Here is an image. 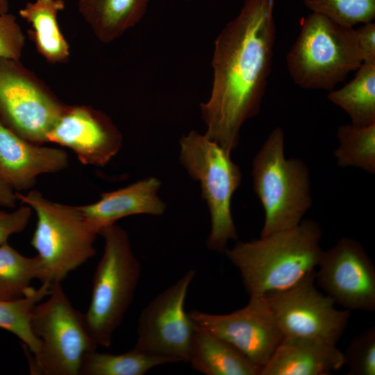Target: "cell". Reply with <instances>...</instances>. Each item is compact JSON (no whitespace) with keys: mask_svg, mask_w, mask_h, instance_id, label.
<instances>
[{"mask_svg":"<svg viewBox=\"0 0 375 375\" xmlns=\"http://www.w3.org/2000/svg\"><path fill=\"white\" fill-rule=\"evenodd\" d=\"M284 144V132L276 127L253 160V190L265 212L260 237L297 226L312 206L308 167L300 158H286Z\"/></svg>","mask_w":375,"mask_h":375,"instance_id":"4","label":"cell"},{"mask_svg":"<svg viewBox=\"0 0 375 375\" xmlns=\"http://www.w3.org/2000/svg\"><path fill=\"white\" fill-rule=\"evenodd\" d=\"M312 12L322 15L343 26L373 22L375 0H303Z\"/></svg>","mask_w":375,"mask_h":375,"instance_id":"26","label":"cell"},{"mask_svg":"<svg viewBox=\"0 0 375 375\" xmlns=\"http://www.w3.org/2000/svg\"><path fill=\"white\" fill-rule=\"evenodd\" d=\"M167 363L168 359L133 347L120 354L101 353L97 349L86 353L79 375H143L151 369Z\"/></svg>","mask_w":375,"mask_h":375,"instance_id":"22","label":"cell"},{"mask_svg":"<svg viewBox=\"0 0 375 375\" xmlns=\"http://www.w3.org/2000/svg\"><path fill=\"white\" fill-rule=\"evenodd\" d=\"M32 212V208L26 204L11 212L0 211V245L7 243L11 235L26 228Z\"/></svg>","mask_w":375,"mask_h":375,"instance_id":"29","label":"cell"},{"mask_svg":"<svg viewBox=\"0 0 375 375\" xmlns=\"http://www.w3.org/2000/svg\"><path fill=\"white\" fill-rule=\"evenodd\" d=\"M355 77L342 88L331 90L327 98L349 116L352 125L375 124V62H362Z\"/></svg>","mask_w":375,"mask_h":375,"instance_id":"21","label":"cell"},{"mask_svg":"<svg viewBox=\"0 0 375 375\" xmlns=\"http://www.w3.org/2000/svg\"><path fill=\"white\" fill-rule=\"evenodd\" d=\"M66 105L19 60L0 58V123L43 144Z\"/></svg>","mask_w":375,"mask_h":375,"instance_id":"9","label":"cell"},{"mask_svg":"<svg viewBox=\"0 0 375 375\" xmlns=\"http://www.w3.org/2000/svg\"><path fill=\"white\" fill-rule=\"evenodd\" d=\"M322 231L313 219L249 242H238L224 253L238 269L249 298L287 290L316 271Z\"/></svg>","mask_w":375,"mask_h":375,"instance_id":"2","label":"cell"},{"mask_svg":"<svg viewBox=\"0 0 375 375\" xmlns=\"http://www.w3.org/2000/svg\"><path fill=\"white\" fill-rule=\"evenodd\" d=\"M24 45L25 37L16 17L0 13V58L19 60Z\"/></svg>","mask_w":375,"mask_h":375,"instance_id":"28","label":"cell"},{"mask_svg":"<svg viewBox=\"0 0 375 375\" xmlns=\"http://www.w3.org/2000/svg\"><path fill=\"white\" fill-rule=\"evenodd\" d=\"M48 142L70 149L86 165L105 166L120 150L122 136L110 118L90 106H65Z\"/></svg>","mask_w":375,"mask_h":375,"instance_id":"14","label":"cell"},{"mask_svg":"<svg viewBox=\"0 0 375 375\" xmlns=\"http://www.w3.org/2000/svg\"><path fill=\"white\" fill-rule=\"evenodd\" d=\"M196 326L228 342L261 369L283 339L265 299L249 298L244 307L228 314L192 310L188 312Z\"/></svg>","mask_w":375,"mask_h":375,"instance_id":"13","label":"cell"},{"mask_svg":"<svg viewBox=\"0 0 375 375\" xmlns=\"http://www.w3.org/2000/svg\"><path fill=\"white\" fill-rule=\"evenodd\" d=\"M67 153L28 141L0 123V177L15 192L31 189L43 174L68 167Z\"/></svg>","mask_w":375,"mask_h":375,"instance_id":"15","label":"cell"},{"mask_svg":"<svg viewBox=\"0 0 375 375\" xmlns=\"http://www.w3.org/2000/svg\"><path fill=\"white\" fill-rule=\"evenodd\" d=\"M362 24L355 30L362 62H375V23Z\"/></svg>","mask_w":375,"mask_h":375,"instance_id":"30","label":"cell"},{"mask_svg":"<svg viewBox=\"0 0 375 375\" xmlns=\"http://www.w3.org/2000/svg\"><path fill=\"white\" fill-rule=\"evenodd\" d=\"M9 1L8 0H0V13L8 12Z\"/></svg>","mask_w":375,"mask_h":375,"instance_id":"32","label":"cell"},{"mask_svg":"<svg viewBox=\"0 0 375 375\" xmlns=\"http://www.w3.org/2000/svg\"><path fill=\"white\" fill-rule=\"evenodd\" d=\"M17 200L16 192L0 177V207L15 208Z\"/></svg>","mask_w":375,"mask_h":375,"instance_id":"31","label":"cell"},{"mask_svg":"<svg viewBox=\"0 0 375 375\" xmlns=\"http://www.w3.org/2000/svg\"><path fill=\"white\" fill-rule=\"evenodd\" d=\"M179 144L180 161L188 174L200 183L202 198L208 206L210 231L206 246L224 253L228 242L238 239L231 204L242 181L241 170L230 153L195 131L183 135Z\"/></svg>","mask_w":375,"mask_h":375,"instance_id":"7","label":"cell"},{"mask_svg":"<svg viewBox=\"0 0 375 375\" xmlns=\"http://www.w3.org/2000/svg\"><path fill=\"white\" fill-rule=\"evenodd\" d=\"M362 63L353 27L315 12L301 19L286 65L299 87L331 91Z\"/></svg>","mask_w":375,"mask_h":375,"instance_id":"3","label":"cell"},{"mask_svg":"<svg viewBox=\"0 0 375 375\" xmlns=\"http://www.w3.org/2000/svg\"><path fill=\"white\" fill-rule=\"evenodd\" d=\"M188 362L205 375H260L262 371L228 342L196 326Z\"/></svg>","mask_w":375,"mask_h":375,"instance_id":"18","label":"cell"},{"mask_svg":"<svg viewBox=\"0 0 375 375\" xmlns=\"http://www.w3.org/2000/svg\"><path fill=\"white\" fill-rule=\"evenodd\" d=\"M149 0H78V10L97 38L109 43L144 17Z\"/></svg>","mask_w":375,"mask_h":375,"instance_id":"20","label":"cell"},{"mask_svg":"<svg viewBox=\"0 0 375 375\" xmlns=\"http://www.w3.org/2000/svg\"><path fill=\"white\" fill-rule=\"evenodd\" d=\"M31 327L40 343L38 353L28 356L31 374L79 375L85 355L98 347L84 314L73 306L61 283L53 285L47 299L34 307Z\"/></svg>","mask_w":375,"mask_h":375,"instance_id":"8","label":"cell"},{"mask_svg":"<svg viewBox=\"0 0 375 375\" xmlns=\"http://www.w3.org/2000/svg\"><path fill=\"white\" fill-rule=\"evenodd\" d=\"M51 292L47 283L38 289L31 287L26 294L13 300H0V328L10 331L22 340L31 355L40 349L39 340L31 327V317L34 307Z\"/></svg>","mask_w":375,"mask_h":375,"instance_id":"23","label":"cell"},{"mask_svg":"<svg viewBox=\"0 0 375 375\" xmlns=\"http://www.w3.org/2000/svg\"><path fill=\"white\" fill-rule=\"evenodd\" d=\"M274 6V0H244L215 40L212 90L200 108L204 135L230 153L244 124L260 110L276 39Z\"/></svg>","mask_w":375,"mask_h":375,"instance_id":"1","label":"cell"},{"mask_svg":"<svg viewBox=\"0 0 375 375\" xmlns=\"http://www.w3.org/2000/svg\"><path fill=\"white\" fill-rule=\"evenodd\" d=\"M65 8L64 0H35L19 11L31 26L28 35L37 51L52 64L65 62L70 56L69 45L58 22V15Z\"/></svg>","mask_w":375,"mask_h":375,"instance_id":"19","label":"cell"},{"mask_svg":"<svg viewBox=\"0 0 375 375\" xmlns=\"http://www.w3.org/2000/svg\"><path fill=\"white\" fill-rule=\"evenodd\" d=\"M38 256L27 257L8 242L0 245V300H13L24 297L34 279L40 280Z\"/></svg>","mask_w":375,"mask_h":375,"instance_id":"24","label":"cell"},{"mask_svg":"<svg viewBox=\"0 0 375 375\" xmlns=\"http://www.w3.org/2000/svg\"><path fill=\"white\" fill-rule=\"evenodd\" d=\"M16 194L37 216L31 244L40 260V281L51 287L61 283L71 272L95 255L97 232L78 206L52 201L37 190L25 194L16 192Z\"/></svg>","mask_w":375,"mask_h":375,"instance_id":"5","label":"cell"},{"mask_svg":"<svg viewBox=\"0 0 375 375\" xmlns=\"http://www.w3.org/2000/svg\"><path fill=\"white\" fill-rule=\"evenodd\" d=\"M344 365V354L336 345L285 338L260 375H328Z\"/></svg>","mask_w":375,"mask_h":375,"instance_id":"17","label":"cell"},{"mask_svg":"<svg viewBox=\"0 0 375 375\" xmlns=\"http://www.w3.org/2000/svg\"><path fill=\"white\" fill-rule=\"evenodd\" d=\"M349 375H375V327L356 335L343 353Z\"/></svg>","mask_w":375,"mask_h":375,"instance_id":"27","label":"cell"},{"mask_svg":"<svg viewBox=\"0 0 375 375\" xmlns=\"http://www.w3.org/2000/svg\"><path fill=\"white\" fill-rule=\"evenodd\" d=\"M315 280L335 303L346 310H375V266L363 246L344 237L322 251Z\"/></svg>","mask_w":375,"mask_h":375,"instance_id":"12","label":"cell"},{"mask_svg":"<svg viewBox=\"0 0 375 375\" xmlns=\"http://www.w3.org/2000/svg\"><path fill=\"white\" fill-rule=\"evenodd\" d=\"M195 274L188 270L145 306L138 319L134 348L172 363L188 362L195 324L185 310V301Z\"/></svg>","mask_w":375,"mask_h":375,"instance_id":"11","label":"cell"},{"mask_svg":"<svg viewBox=\"0 0 375 375\" xmlns=\"http://www.w3.org/2000/svg\"><path fill=\"white\" fill-rule=\"evenodd\" d=\"M99 235L104 240L103 252L94 272L84 318L95 344L109 347L133 301L141 266L123 228L115 223L101 228Z\"/></svg>","mask_w":375,"mask_h":375,"instance_id":"6","label":"cell"},{"mask_svg":"<svg viewBox=\"0 0 375 375\" xmlns=\"http://www.w3.org/2000/svg\"><path fill=\"white\" fill-rule=\"evenodd\" d=\"M159 179L148 177L114 191L103 192L92 203L78 206L98 235L101 228L123 217L135 215H162L166 203L159 197Z\"/></svg>","mask_w":375,"mask_h":375,"instance_id":"16","label":"cell"},{"mask_svg":"<svg viewBox=\"0 0 375 375\" xmlns=\"http://www.w3.org/2000/svg\"><path fill=\"white\" fill-rule=\"evenodd\" d=\"M337 138L339 145L333 154L338 166L375 173V124L365 127L342 125L338 129Z\"/></svg>","mask_w":375,"mask_h":375,"instance_id":"25","label":"cell"},{"mask_svg":"<svg viewBox=\"0 0 375 375\" xmlns=\"http://www.w3.org/2000/svg\"><path fill=\"white\" fill-rule=\"evenodd\" d=\"M316 271L283 292L262 297L270 308L283 338H300L336 345L350 318L348 310L315 285Z\"/></svg>","mask_w":375,"mask_h":375,"instance_id":"10","label":"cell"}]
</instances>
